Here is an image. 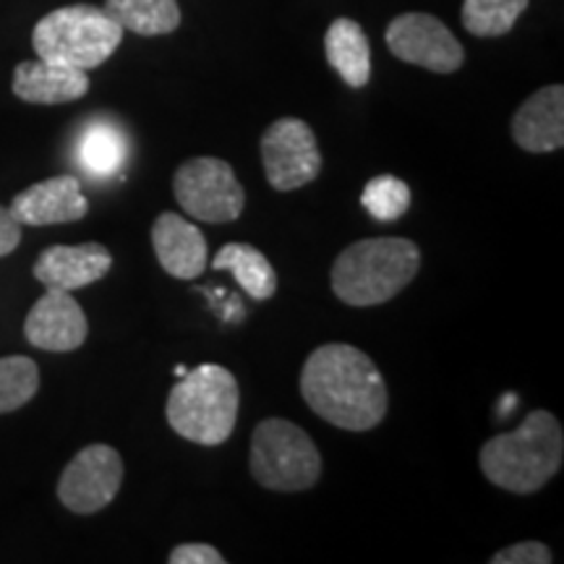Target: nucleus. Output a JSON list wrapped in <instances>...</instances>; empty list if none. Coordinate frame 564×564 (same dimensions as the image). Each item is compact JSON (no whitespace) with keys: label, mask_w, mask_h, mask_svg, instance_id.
Returning <instances> with one entry per match:
<instances>
[{"label":"nucleus","mask_w":564,"mask_h":564,"mask_svg":"<svg viewBox=\"0 0 564 564\" xmlns=\"http://www.w3.org/2000/svg\"><path fill=\"white\" fill-rule=\"evenodd\" d=\"M262 165L272 188L295 192L322 171V152L312 126L301 118H280L262 133Z\"/></svg>","instance_id":"6e6552de"},{"label":"nucleus","mask_w":564,"mask_h":564,"mask_svg":"<svg viewBox=\"0 0 564 564\" xmlns=\"http://www.w3.org/2000/svg\"><path fill=\"white\" fill-rule=\"evenodd\" d=\"M512 139L525 152H556L564 147V87L533 91L512 118Z\"/></svg>","instance_id":"2eb2a0df"},{"label":"nucleus","mask_w":564,"mask_h":564,"mask_svg":"<svg viewBox=\"0 0 564 564\" xmlns=\"http://www.w3.org/2000/svg\"><path fill=\"white\" fill-rule=\"evenodd\" d=\"M421 270V249L408 238H364L333 264V291L348 306H379L405 291Z\"/></svg>","instance_id":"7ed1b4c3"},{"label":"nucleus","mask_w":564,"mask_h":564,"mask_svg":"<svg viewBox=\"0 0 564 564\" xmlns=\"http://www.w3.org/2000/svg\"><path fill=\"white\" fill-rule=\"evenodd\" d=\"M79 165L95 178H110L123 167L129 144L123 133L110 123H91L76 147Z\"/></svg>","instance_id":"aec40b11"},{"label":"nucleus","mask_w":564,"mask_h":564,"mask_svg":"<svg viewBox=\"0 0 564 564\" xmlns=\"http://www.w3.org/2000/svg\"><path fill=\"white\" fill-rule=\"evenodd\" d=\"M171 564H225V556L209 544H181L175 546L171 556Z\"/></svg>","instance_id":"393cba45"},{"label":"nucleus","mask_w":564,"mask_h":564,"mask_svg":"<svg viewBox=\"0 0 564 564\" xmlns=\"http://www.w3.org/2000/svg\"><path fill=\"white\" fill-rule=\"evenodd\" d=\"M40 390V369L32 358H0V413L24 408Z\"/></svg>","instance_id":"4be33fe9"},{"label":"nucleus","mask_w":564,"mask_h":564,"mask_svg":"<svg viewBox=\"0 0 564 564\" xmlns=\"http://www.w3.org/2000/svg\"><path fill=\"white\" fill-rule=\"evenodd\" d=\"M217 272L228 270L232 272L236 282L251 295L253 301H270L278 293V272L270 264L257 246L251 243H228L217 251L215 262H212Z\"/></svg>","instance_id":"a211bd4d"},{"label":"nucleus","mask_w":564,"mask_h":564,"mask_svg":"<svg viewBox=\"0 0 564 564\" xmlns=\"http://www.w3.org/2000/svg\"><path fill=\"white\" fill-rule=\"evenodd\" d=\"M564 432L554 413L533 411L514 432L497 434L481 447V470L494 486L533 494L560 474Z\"/></svg>","instance_id":"f03ea898"},{"label":"nucleus","mask_w":564,"mask_h":564,"mask_svg":"<svg viewBox=\"0 0 564 564\" xmlns=\"http://www.w3.org/2000/svg\"><path fill=\"white\" fill-rule=\"evenodd\" d=\"M241 390L232 371L217 364H202L194 371L183 373V379L167 398V423L183 440L217 447L228 442L236 429Z\"/></svg>","instance_id":"20e7f679"},{"label":"nucleus","mask_w":564,"mask_h":564,"mask_svg":"<svg viewBox=\"0 0 564 564\" xmlns=\"http://www.w3.org/2000/svg\"><path fill=\"white\" fill-rule=\"evenodd\" d=\"M19 241H21L19 220L11 215V209L0 207V257H9L11 251H17Z\"/></svg>","instance_id":"a878e982"},{"label":"nucleus","mask_w":564,"mask_h":564,"mask_svg":"<svg viewBox=\"0 0 564 564\" xmlns=\"http://www.w3.org/2000/svg\"><path fill=\"white\" fill-rule=\"evenodd\" d=\"M24 335L34 348L68 352L82 348L89 335L87 314L74 295L66 291H47L26 314Z\"/></svg>","instance_id":"9b49d317"},{"label":"nucleus","mask_w":564,"mask_h":564,"mask_svg":"<svg viewBox=\"0 0 564 564\" xmlns=\"http://www.w3.org/2000/svg\"><path fill=\"white\" fill-rule=\"evenodd\" d=\"M301 394L308 408L345 432L379 426L390 392L379 366L364 350L345 343L319 345L301 369Z\"/></svg>","instance_id":"f257e3e1"},{"label":"nucleus","mask_w":564,"mask_h":564,"mask_svg":"<svg viewBox=\"0 0 564 564\" xmlns=\"http://www.w3.org/2000/svg\"><path fill=\"white\" fill-rule=\"evenodd\" d=\"M384 40L394 58L434 74H455L465 61L460 42L432 13H400L387 26Z\"/></svg>","instance_id":"1a4fd4ad"},{"label":"nucleus","mask_w":564,"mask_h":564,"mask_svg":"<svg viewBox=\"0 0 564 564\" xmlns=\"http://www.w3.org/2000/svg\"><path fill=\"white\" fill-rule=\"evenodd\" d=\"M531 0H465L463 26L476 37H502Z\"/></svg>","instance_id":"412c9836"},{"label":"nucleus","mask_w":564,"mask_h":564,"mask_svg":"<svg viewBox=\"0 0 564 564\" xmlns=\"http://www.w3.org/2000/svg\"><path fill=\"white\" fill-rule=\"evenodd\" d=\"M173 194L186 215L199 223H232L246 207V192L230 162L192 158L173 175Z\"/></svg>","instance_id":"0eeeda50"},{"label":"nucleus","mask_w":564,"mask_h":564,"mask_svg":"<svg viewBox=\"0 0 564 564\" xmlns=\"http://www.w3.org/2000/svg\"><path fill=\"white\" fill-rule=\"evenodd\" d=\"M102 9L123 26V32L141 37L171 34L181 24L178 0H105Z\"/></svg>","instance_id":"6ab92c4d"},{"label":"nucleus","mask_w":564,"mask_h":564,"mask_svg":"<svg viewBox=\"0 0 564 564\" xmlns=\"http://www.w3.org/2000/svg\"><path fill=\"white\" fill-rule=\"evenodd\" d=\"M324 53L337 76L352 89H361L371 79V47L364 26L352 19H335L324 34Z\"/></svg>","instance_id":"f3484780"},{"label":"nucleus","mask_w":564,"mask_h":564,"mask_svg":"<svg viewBox=\"0 0 564 564\" xmlns=\"http://www.w3.org/2000/svg\"><path fill=\"white\" fill-rule=\"evenodd\" d=\"M152 249L162 270L178 280H196L207 270V238L175 212H162L152 225Z\"/></svg>","instance_id":"4468645a"},{"label":"nucleus","mask_w":564,"mask_h":564,"mask_svg":"<svg viewBox=\"0 0 564 564\" xmlns=\"http://www.w3.org/2000/svg\"><path fill=\"white\" fill-rule=\"evenodd\" d=\"M89 91L87 70L55 66L47 61H24L13 70V95L32 105L82 100Z\"/></svg>","instance_id":"dca6fc26"},{"label":"nucleus","mask_w":564,"mask_h":564,"mask_svg":"<svg viewBox=\"0 0 564 564\" xmlns=\"http://www.w3.org/2000/svg\"><path fill=\"white\" fill-rule=\"evenodd\" d=\"M552 549L541 541H520V544L507 546L491 556V564H552Z\"/></svg>","instance_id":"b1692460"},{"label":"nucleus","mask_w":564,"mask_h":564,"mask_svg":"<svg viewBox=\"0 0 564 564\" xmlns=\"http://www.w3.org/2000/svg\"><path fill=\"white\" fill-rule=\"evenodd\" d=\"M249 468L270 491H306L319 481L322 455L312 436L285 419H267L253 429Z\"/></svg>","instance_id":"423d86ee"},{"label":"nucleus","mask_w":564,"mask_h":564,"mask_svg":"<svg viewBox=\"0 0 564 564\" xmlns=\"http://www.w3.org/2000/svg\"><path fill=\"white\" fill-rule=\"evenodd\" d=\"M9 209L19 225H61L82 220L89 202L74 175H55L13 196Z\"/></svg>","instance_id":"ddd939ff"},{"label":"nucleus","mask_w":564,"mask_h":564,"mask_svg":"<svg viewBox=\"0 0 564 564\" xmlns=\"http://www.w3.org/2000/svg\"><path fill=\"white\" fill-rule=\"evenodd\" d=\"M123 484V460L108 444H89L63 470L58 499L76 514H95L108 507Z\"/></svg>","instance_id":"9d476101"},{"label":"nucleus","mask_w":564,"mask_h":564,"mask_svg":"<svg viewBox=\"0 0 564 564\" xmlns=\"http://www.w3.org/2000/svg\"><path fill=\"white\" fill-rule=\"evenodd\" d=\"M361 204L373 220L394 223L411 209V188H408L405 181L394 178V175H377V178L366 183Z\"/></svg>","instance_id":"5701e85b"},{"label":"nucleus","mask_w":564,"mask_h":564,"mask_svg":"<svg viewBox=\"0 0 564 564\" xmlns=\"http://www.w3.org/2000/svg\"><path fill=\"white\" fill-rule=\"evenodd\" d=\"M121 40L123 26L97 6H66L40 19L32 32L40 61L79 70L102 66Z\"/></svg>","instance_id":"39448f33"},{"label":"nucleus","mask_w":564,"mask_h":564,"mask_svg":"<svg viewBox=\"0 0 564 564\" xmlns=\"http://www.w3.org/2000/svg\"><path fill=\"white\" fill-rule=\"evenodd\" d=\"M110 267L112 253L102 243L51 246L40 253L37 264H34V278L45 285V291L74 293L102 280Z\"/></svg>","instance_id":"f8f14e48"}]
</instances>
